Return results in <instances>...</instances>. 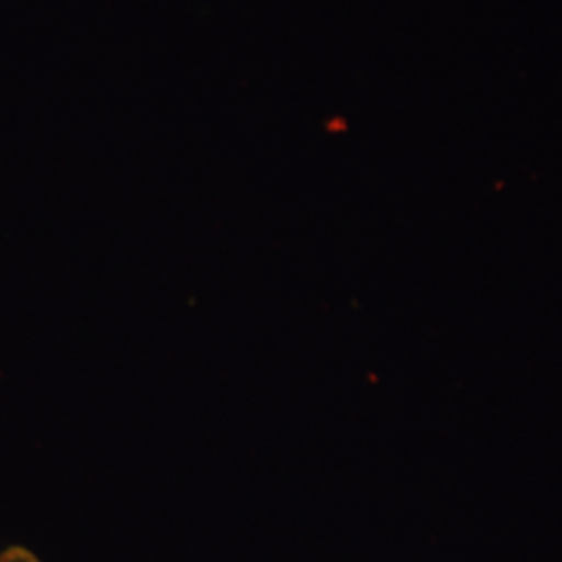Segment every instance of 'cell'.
I'll use <instances>...</instances> for the list:
<instances>
[{"label": "cell", "mask_w": 562, "mask_h": 562, "mask_svg": "<svg viewBox=\"0 0 562 562\" xmlns=\"http://www.w3.org/2000/svg\"><path fill=\"white\" fill-rule=\"evenodd\" d=\"M0 562H42L32 550L18 543L2 542L0 538Z\"/></svg>", "instance_id": "obj_1"}]
</instances>
